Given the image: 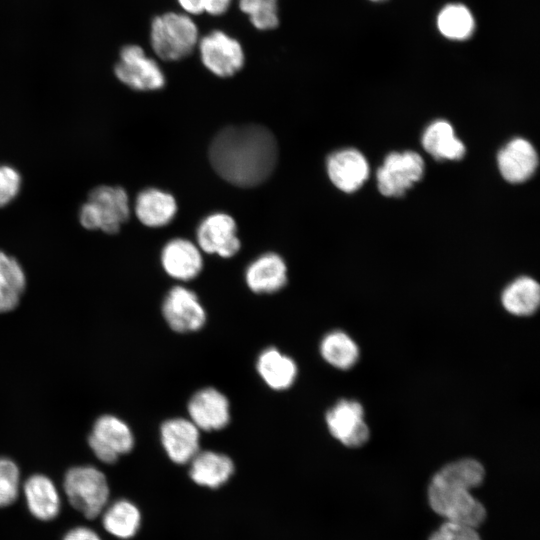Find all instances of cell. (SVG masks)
<instances>
[{
	"label": "cell",
	"mask_w": 540,
	"mask_h": 540,
	"mask_svg": "<svg viewBox=\"0 0 540 540\" xmlns=\"http://www.w3.org/2000/svg\"><path fill=\"white\" fill-rule=\"evenodd\" d=\"M209 159L214 170L227 182L254 187L269 178L278 159L273 133L261 125L228 126L213 138Z\"/></svg>",
	"instance_id": "obj_1"
},
{
	"label": "cell",
	"mask_w": 540,
	"mask_h": 540,
	"mask_svg": "<svg viewBox=\"0 0 540 540\" xmlns=\"http://www.w3.org/2000/svg\"><path fill=\"white\" fill-rule=\"evenodd\" d=\"M484 474L483 466L474 459L445 465L434 475L428 489L432 509L448 521L477 527L486 511L470 490L482 483Z\"/></svg>",
	"instance_id": "obj_2"
},
{
	"label": "cell",
	"mask_w": 540,
	"mask_h": 540,
	"mask_svg": "<svg viewBox=\"0 0 540 540\" xmlns=\"http://www.w3.org/2000/svg\"><path fill=\"white\" fill-rule=\"evenodd\" d=\"M130 216L127 192L118 186L100 185L92 189L79 210L80 224L88 230L119 232Z\"/></svg>",
	"instance_id": "obj_3"
},
{
	"label": "cell",
	"mask_w": 540,
	"mask_h": 540,
	"mask_svg": "<svg viewBox=\"0 0 540 540\" xmlns=\"http://www.w3.org/2000/svg\"><path fill=\"white\" fill-rule=\"evenodd\" d=\"M198 41V29L187 15L168 12L151 23L150 42L162 60L175 61L188 56Z\"/></svg>",
	"instance_id": "obj_4"
},
{
	"label": "cell",
	"mask_w": 540,
	"mask_h": 540,
	"mask_svg": "<svg viewBox=\"0 0 540 540\" xmlns=\"http://www.w3.org/2000/svg\"><path fill=\"white\" fill-rule=\"evenodd\" d=\"M63 489L71 506L88 519L97 518L107 506V478L93 466L70 468L64 476Z\"/></svg>",
	"instance_id": "obj_5"
},
{
	"label": "cell",
	"mask_w": 540,
	"mask_h": 540,
	"mask_svg": "<svg viewBox=\"0 0 540 540\" xmlns=\"http://www.w3.org/2000/svg\"><path fill=\"white\" fill-rule=\"evenodd\" d=\"M88 444L95 456L106 464L134 447V436L126 422L114 415H102L94 423Z\"/></svg>",
	"instance_id": "obj_6"
},
{
	"label": "cell",
	"mask_w": 540,
	"mask_h": 540,
	"mask_svg": "<svg viewBox=\"0 0 540 540\" xmlns=\"http://www.w3.org/2000/svg\"><path fill=\"white\" fill-rule=\"evenodd\" d=\"M114 71L122 83L135 90H158L165 84L164 74L157 62L147 57L137 45L122 48Z\"/></svg>",
	"instance_id": "obj_7"
},
{
	"label": "cell",
	"mask_w": 540,
	"mask_h": 540,
	"mask_svg": "<svg viewBox=\"0 0 540 540\" xmlns=\"http://www.w3.org/2000/svg\"><path fill=\"white\" fill-rule=\"evenodd\" d=\"M424 172L422 157L414 151L392 152L377 171L379 191L388 197L403 196Z\"/></svg>",
	"instance_id": "obj_8"
},
{
	"label": "cell",
	"mask_w": 540,
	"mask_h": 540,
	"mask_svg": "<svg viewBox=\"0 0 540 540\" xmlns=\"http://www.w3.org/2000/svg\"><path fill=\"white\" fill-rule=\"evenodd\" d=\"M202 63L213 74L229 77L244 65V52L240 43L220 30L204 36L199 43Z\"/></svg>",
	"instance_id": "obj_9"
},
{
	"label": "cell",
	"mask_w": 540,
	"mask_h": 540,
	"mask_svg": "<svg viewBox=\"0 0 540 540\" xmlns=\"http://www.w3.org/2000/svg\"><path fill=\"white\" fill-rule=\"evenodd\" d=\"M162 314L169 327L178 333L195 332L206 322V312L198 296L182 286H175L166 294Z\"/></svg>",
	"instance_id": "obj_10"
},
{
	"label": "cell",
	"mask_w": 540,
	"mask_h": 540,
	"mask_svg": "<svg viewBox=\"0 0 540 540\" xmlns=\"http://www.w3.org/2000/svg\"><path fill=\"white\" fill-rule=\"evenodd\" d=\"M331 435L348 447H360L369 439V428L364 421V410L354 400H340L326 414Z\"/></svg>",
	"instance_id": "obj_11"
},
{
	"label": "cell",
	"mask_w": 540,
	"mask_h": 540,
	"mask_svg": "<svg viewBox=\"0 0 540 540\" xmlns=\"http://www.w3.org/2000/svg\"><path fill=\"white\" fill-rule=\"evenodd\" d=\"M196 236L203 251L225 258L234 256L241 246L236 222L225 213H213L203 219Z\"/></svg>",
	"instance_id": "obj_12"
},
{
	"label": "cell",
	"mask_w": 540,
	"mask_h": 540,
	"mask_svg": "<svg viewBox=\"0 0 540 540\" xmlns=\"http://www.w3.org/2000/svg\"><path fill=\"white\" fill-rule=\"evenodd\" d=\"M189 419L199 430L217 431L229 423L230 405L219 390L206 387L196 391L188 402Z\"/></svg>",
	"instance_id": "obj_13"
},
{
	"label": "cell",
	"mask_w": 540,
	"mask_h": 540,
	"mask_svg": "<svg viewBox=\"0 0 540 540\" xmlns=\"http://www.w3.org/2000/svg\"><path fill=\"white\" fill-rule=\"evenodd\" d=\"M160 440L170 458L176 464H186L200 451V430L186 418H171L160 427Z\"/></svg>",
	"instance_id": "obj_14"
},
{
	"label": "cell",
	"mask_w": 540,
	"mask_h": 540,
	"mask_svg": "<svg viewBox=\"0 0 540 540\" xmlns=\"http://www.w3.org/2000/svg\"><path fill=\"white\" fill-rule=\"evenodd\" d=\"M327 172L338 189L351 193L359 189L368 178L369 167L365 157L359 151L344 149L328 157Z\"/></svg>",
	"instance_id": "obj_15"
},
{
	"label": "cell",
	"mask_w": 540,
	"mask_h": 540,
	"mask_svg": "<svg viewBox=\"0 0 540 540\" xmlns=\"http://www.w3.org/2000/svg\"><path fill=\"white\" fill-rule=\"evenodd\" d=\"M161 263L165 272L177 280H191L202 270L203 260L199 249L189 240H170L162 249Z\"/></svg>",
	"instance_id": "obj_16"
},
{
	"label": "cell",
	"mask_w": 540,
	"mask_h": 540,
	"mask_svg": "<svg viewBox=\"0 0 540 540\" xmlns=\"http://www.w3.org/2000/svg\"><path fill=\"white\" fill-rule=\"evenodd\" d=\"M498 166L502 176L511 183L526 181L534 173L537 153L527 140L515 138L498 153Z\"/></svg>",
	"instance_id": "obj_17"
},
{
	"label": "cell",
	"mask_w": 540,
	"mask_h": 540,
	"mask_svg": "<svg viewBox=\"0 0 540 540\" xmlns=\"http://www.w3.org/2000/svg\"><path fill=\"white\" fill-rule=\"evenodd\" d=\"M245 280L255 293H274L287 283V267L276 253H266L255 259L246 269Z\"/></svg>",
	"instance_id": "obj_18"
},
{
	"label": "cell",
	"mask_w": 540,
	"mask_h": 540,
	"mask_svg": "<svg viewBox=\"0 0 540 540\" xmlns=\"http://www.w3.org/2000/svg\"><path fill=\"white\" fill-rule=\"evenodd\" d=\"M30 513L38 520L50 521L60 512V495L54 482L43 474L30 476L23 485Z\"/></svg>",
	"instance_id": "obj_19"
},
{
	"label": "cell",
	"mask_w": 540,
	"mask_h": 540,
	"mask_svg": "<svg viewBox=\"0 0 540 540\" xmlns=\"http://www.w3.org/2000/svg\"><path fill=\"white\" fill-rule=\"evenodd\" d=\"M189 463L191 479L196 484L209 488L222 486L234 472L230 457L215 451H199Z\"/></svg>",
	"instance_id": "obj_20"
},
{
	"label": "cell",
	"mask_w": 540,
	"mask_h": 540,
	"mask_svg": "<svg viewBox=\"0 0 540 540\" xmlns=\"http://www.w3.org/2000/svg\"><path fill=\"white\" fill-rule=\"evenodd\" d=\"M256 369L265 384L277 391L291 387L297 377L295 361L275 347H269L259 354Z\"/></svg>",
	"instance_id": "obj_21"
},
{
	"label": "cell",
	"mask_w": 540,
	"mask_h": 540,
	"mask_svg": "<svg viewBox=\"0 0 540 540\" xmlns=\"http://www.w3.org/2000/svg\"><path fill=\"white\" fill-rule=\"evenodd\" d=\"M177 204L174 197L157 188L142 190L136 197L135 214L148 227L167 225L175 216Z\"/></svg>",
	"instance_id": "obj_22"
},
{
	"label": "cell",
	"mask_w": 540,
	"mask_h": 540,
	"mask_svg": "<svg viewBox=\"0 0 540 540\" xmlns=\"http://www.w3.org/2000/svg\"><path fill=\"white\" fill-rule=\"evenodd\" d=\"M422 145L436 160H460L465 154L464 144L455 137L451 124L444 120L427 127Z\"/></svg>",
	"instance_id": "obj_23"
},
{
	"label": "cell",
	"mask_w": 540,
	"mask_h": 540,
	"mask_svg": "<svg viewBox=\"0 0 540 540\" xmlns=\"http://www.w3.org/2000/svg\"><path fill=\"white\" fill-rule=\"evenodd\" d=\"M26 288V276L20 263L0 250V313L15 309Z\"/></svg>",
	"instance_id": "obj_24"
},
{
	"label": "cell",
	"mask_w": 540,
	"mask_h": 540,
	"mask_svg": "<svg viewBox=\"0 0 540 540\" xmlns=\"http://www.w3.org/2000/svg\"><path fill=\"white\" fill-rule=\"evenodd\" d=\"M501 301L504 308L513 315H531L540 303L539 284L530 277L517 278L505 288Z\"/></svg>",
	"instance_id": "obj_25"
},
{
	"label": "cell",
	"mask_w": 540,
	"mask_h": 540,
	"mask_svg": "<svg viewBox=\"0 0 540 540\" xmlns=\"http://www.w3.org/2000/svg\"><path fill=\"white\" fill-rule=\"evenodd\" d=\"M102 524L104 529L111 535L128 539L133 537L141 522L138 508L128 500H118L102 512Z\"/></svg>",
	"instance_id": "obj_26"
},
{
	"label": "cell",
	"mask_w": 540,
	"mask_h": 540,
	"mask_svg": "<svg viewBox=\"0 0 540 540\" xmlns=\"http://www.w3.org/2000/svg\"><path fill=\"white\" fill-rule=\"evenodd\" d=\"M323 359L338 369H349L359 357L356 343L342 331H333L325 335L320 343Z\"/></svg>",
	"instance_id": "obj_27"
},
{
	"label": "cell",
	"mask_w": 540,
	"mask_h": 540,
	"mask_svg": "<svg viewBox=\"0 0 540 540\" xmlns=\"http://www.w3.org/2000/svg\"><path fill=\"white\" fill-rule=\"evenodd\" d=\"M437 26L446 38L465 40L473 33L475 22L467 7L462 4H449L438 14Z\"/></svg>",
	"instance_id": "obj_28"
},
{
	"label": "cell",
	"mask_w": 540,
	"mask_h": 540,
	"mask_svg": "<svg viewBox=\"0 0 540 540\" xmlns=\"http://www.w3.org/2000/svg\"><path fill=\"white\" fill-rule=\"evenodd\" d=\"M239 7L259 30L273 29L279 23L277 0H239Z\"/></svg>",
	"instance_id": "obj_29"
},
{
	"label": "cell",
	"mask_w": 540,
	"mask_h": 540,
	"mask_svg": "<svg viewBox=\"0 0 540 540\" xmlns=\"http://www.w3.org/2000/svg\"><path fill=\"white\" fill-rule=\"evenodd\" d=\"M20 488V471L17 464L5 457H0V508L13 504Z\"/></svg>",
	"instance_id": "obj_30"
},
{
	"label": "cell",
	"mask_w": 540,
	"mask_h": 540,
	"mask_svg": "<svg viewBox=\"0 0 540 540\" xmlns=\"http://www.w3.org/2000/svg\"><path fill=\"white\" fill-rule=\"evenodd\" d=\"M21 176L19 172L8 165L0 166V207L10 203L19 193Z\"/></svg>",
	"instance_id": "obj_31"
},
{
	"label": "cell",
	"mask_w": 540,
	"mask_h": 540,
	"mask_svg": "<svg viewBox=\"0 0 540 540\" xmlns=\"http://www.w3.org/2000/svg\"><path fill=\"white\" fill-rule=\"evenodd\" d=\"M475 528L464 523L447 521L429 540H480Z\"/></svg>",
	"instance_id": "obj_32"
},
{
	"label": "cell",
	"mask_w": 540,
	"mask_h": 540,
	"mask_svg": "<svg viewBox=\"0 0 540 540\" xmlns=\"http://www.w3.org/2000/svg\"><path fill=\"white\" fill-rule=\"evenodd\" d=\"M63 540H102L100 536L89 527L79 526L69 530Z\"/></svg>",
	"instance_id": "obj_33"
},
{
	"label": "cell",
	"mask_w": 540,
	"mask_h": 540,
	"mask_svg": "<svg viewBox=\"0 0 540 540\" xmlns=\"http://www.w3.org/2000/svg\"><path fill=\"white\" fill-rule=\"evenodd\" d=\"M231 0H204V11L207 13L218 16L227 11Z\"/></svg>",
	"instance_id": "obj_34"
},
{
	"label": "cell",
	"mask_w": 540,
	"mask_h": 540,
	"mask_svg": "<svg viewBox=\"0 0 540 540\" xmlns=\"http://www.w3.org/2000/svg\"><path fill=\"white\" fill-rule=\"evenodd\" d=\"M181 7L190 14H200L204 11V0H178Z\"/></svg>",
	"instance_id": "obj_35"
},
{
	"label": "cell",
	"mask_w": 540,
	"mask_h": 540,
	"mask_svg": "<svg viewBox=\"0 0 540 540\" xmlns=\"http://www.w3.org/2000/svg\"><path fill=\"white\" fill-rule=\"evenodd\" d=\"M372 1H382V0H372Z\"/></svg>",
	"instance_id": "obj_36"
}]
</instances>
